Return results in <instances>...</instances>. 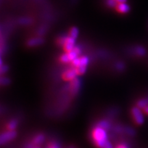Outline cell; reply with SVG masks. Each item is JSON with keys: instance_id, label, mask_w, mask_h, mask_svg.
I'll use <instances>...</instances> for the list:
<instances>
[{"instance_id": "cell-1", "label": "cell", "mask_w": 148, "mask_h": 148, "mask_svg": "<svg viewBox=\"0 0 148 148\" xmlns=\"http://www.w3.org/2000/svg\"><path fill=\"white\" fill-rule=\"evenodd\" d=\"M106 130L98 126L92 132V137L96 145L99 148H112V145L108 140Z\"/></svg>"}, {"instance_id": "cell-2", "label": "cell", "mask_w": 148, "mask_h": 148, "mask_svg": "<svg viewBox=\"0 0 148 148\" xmlns=\"http://www.w3.org/2000/svg\"><path fill=\"white\" fill-rule=\"evenodd\" d=\"M132 115L135 122L138 125H142L144 123L145 118L144 115L141 110V109L138 107L133 108L132 110Z\"/></svg>"}, {"instance_id": "cell-3", "label": "cell", "mask_w": 148, "mask_h": 148, "mask_svg": "<svg viewBox=\"0 0 148 148\" xmlns=\"http://www.w3.org/2000/svg\"><path fill=\"white\" fill-rule=\"evenodd\" d=\"M16 136V132L14 130H9L1 134L0 137V143L1 145H4L8 142L12 140Z\"/></svg>"}, {"instance_id": "cell-4", "label": "cell", "mask_w": 148, "mask_h": 148, "mask_svg": "<svg viewBox=\"0 0 148 148\" xmlns=\"http://www.w3.org/2000/svg\"><path fill=\"white\" fill-rule=\"evenodd\" d=\"M77 72L76 69H69L63 73L62 77L66 80H72L75 78Z\"/></svg>"}, {"instance_id": "cell-5", "label": "cell", "mask_w": 148, "mask_h": 148, "mask_svg": "<svg viewBox=\"0 0 148 148\" xmlns=\"http://www.w3.org/2000/svg\"><path fill=\"white\" fill-rule=\"evenodd\" d=\"M117 10L122 14L127 13L130 11V7L126 3H119L117 6Z\"/></svg>"}, {"instance_id": "cell-6", "label": "cell", "mask_w": 148, "mask_h": 148, "mask_svg": "<svg viewBox=\"0 0 148 148\" xmlns=\"http://www.w3.org/2000/svg\"><path fill=\"white\" fill-rule=\"evenodd\" d=\"M80 82L79 80L77 79V78H74L72 80L71 83V92L72 93H76L79 89V86H80Z\"/></svg>"}, {"instance_id": "cell-7", "label": "cell", "mask_w": 148, "mask_h": 148, "mask_svg": "<svg viewBox=\"0 0 148 148\" xmlns=\"http://www.w3.org/2000/svg\"><path fill=\"white\" fill-rule=\"evenodd\" d=\"M43 43V40L40 38H32L27 42V45L29 46L30 47H34V46H36L42 44Z\"/></svg>"}, {"instance_id": "cell-8", "label": "cell", "mask_w": 148, "mask_h": 148, "mask_svg": "<svg viewBox=\"0 0 148 148\" xmlns=\"http://www.w3.org/2000/svg\"><path fill=\"white\" fill-rule=\"evenodd\" d=\"M45 140V137L43 135H36L33 140V144L35 145H38L42 143Z\"/></svg>"}, {"instance_id": "cell-9", "label": "cell", "mask_w": 148, "mask_h": 148, "mask_svg": "<svg viewBox=\"0 0 148 148\" xmlns=\"http://www.w3.org/2000/svg\"><path fill=\"white\" fill-rule=\"evenodd\" d=\"M138 107L141 109H144L148 106V100L147 99H142L138 102Z\"/></svg>"}, {"instance_id": "cell-10", "label": "cell", "mask_w": 148, "mask_h": 148, "mask_svg": "<svg viewBox=\"0 0 148 148\" xmlns=\"http://www.w3.org/2000/svg\"><path fill=\"white\" fill-rule=\"evenodd\" d=\"M98 126L103 129L108 130L110 128V123L106 120H101L98 123Z\"/></svg>"}, {"instance_id": "cell-11", "label": "cell", "mask_w": 148, "mask_h": 148, "mask_svg": "<svg viewBox=\"0 0 148 148\" xmlns=\"http://www.w3.org/2000/svg\"><path fill=\"white\" fill-rule=\"evenodd\" d=\"M17 125V122L16 120H12L8 125V128L9 130H14Z\"/></svg>"}, {"instance_id": "cell-12", "label": "cell", "mask_w": 148, "mask_h": 148, "mask_svg": "<svg viewBox=\"0 0 148 148\" xmlns=\"http://www.w3.org/2000/svg\"><path fill=\"white\" fill-rule=\"evenodd\" d=\"M69 34H70V36L73 37L74 38H76L78 36V30L77 27H73L70 30V32H69Z\"/></svg>"}, {"instance_id": "cell-13", "label": "cell", "mask_w": 148, "mask_h": 148, "mask_svg": "<svg viewBox=\"0 0 148 148\" xmlns=\"http://www.w3.org/2000/svg\"><path fill=\"white\" fill-rule=\"evenodd\" d=\"M74 47H75V46H74L73 44H71L69 43H66L64 45V48L67 53H69V52L71 51H72Z\"/></svg>"}, {"instance_id": "cell-14", "label": "cell", "mask_w": 148, "mask_h": 148, "mask_svg": "<svg viewBox=\"0 0 148 148\" xmlns=\"http://www.w3.org/2000/svg\"><path fill=\"white\" fill-rule=\"evenodd\" d=\"M135 52L138 55L140 56H144L145 54L146 51L143 47H141V46H138V47L136 48Z\"/></svg>"}, {"instance_id": "cell-15", "label": "cell", "mask_w": 148, "mask_h": 148, "mask_svg": "<svg viewBox=\"0 0 148 148\" xmlns=\"http://www.w3.org/2000/svg\"><path fill=\"white\" fill-rule=\"evenodd\" d=\"M60 60H61V61L63 63H67L71 61L70 58L69 57L68 53H66L62 55L61 56V58H60Z\"/></svg>"}, {"instance_id": "cell-16", "label": "cell", "mask_w": 148, "mask_h": 148, "mask_svg": "<svg viewBox=\"0 0 148 148\" xmlns=\"http://www.w3.org/2000/svg\"><path fill=\"white\" fill-rule=\"evenodd\" d=\"M67 53H68L69 58H70L71 61H72L73 59H75V58H77L78 57V55L73 49L72 51H71Z\"/></svg>"}, {"instance_id": "cell-17", "label": "cell", "mask_w": 148, "mask_h": 148, "mask_svg": "<svg viewBox=\"0 0 148 148\" xmlns=\"http://www.w3.org/2000/svg\"><path fill=\"white\" fill-rule=\"evenodd\" d=\"M89 59L86 56H82L80 58V66H86L88 64Z\"/></svg>"}, {"instance_id": "cell-18", "label": "cell", "mask_w": 148, "mask_h": 148, "mask_svg": "<svg viewBox=\"0 0 148 148\" xmlns=\"http://www.w3.org/2000/svg\"><path fill=\"white\" fill-rule=\"evenodd\" d=\"M76 71H77V74H78V75H81V74H83L86 72V66H80L78 67H77Z\"/></svg>"}, {"instance_id": "cell-19", "label": "cell", "mask_w": 148, "mask_h": 148, "mask_svg": "<svg viewBox=\"0 0 148 148\" xmlns=\"http://www.w3.org/2000/svg\"><path fill=\"white\" fill-rule=\"evenodd\" d=\"M72 63L74 67H75L76 68L78 67V66H80V58H75L72 61Z\"/></svg>"}, {"instance_id": "cell-20", "label": "cell", "mask_w": 148, "mask_h": 148, "mask_svg": "<svg viewBox=\"0 0 148 148\" xmlns=\"http://www.w3.org/2000/svg\"><path fill=\"white\" fill-rule=\"evenodd\" d=\"M108 5L111 8H114L115 6H117V3L115 0H108L107 1Z\"/></svg>"}, {"instance_id": "cell-21", "label": "cell", "mask_w": 148, "mask_h": 148, "mask_svg": "<svg viewBox=\"0 0 148 148\" xmlns=\"http://www.w3.org/2000/svg\"><path fill=\"white\" fill-rule=\"evenodd\" d=\"M66 40H67V36H62V37H61V38L59 39L58 42H59V45L64 46L66 43Z\"/></svg>"}, {"instance_id": "cell-22", "label": "cell", "mask_w": 148, "mask_h": 148, "mask_svg": "<svg viewBox=\"0 0 148 148\" xmlns=\"http://www.w3.org/2000/svg\"><path fill=\"white\" fill-rule=\"evenodd\" d=\"M9 83H10V80H9L8 78H5V77L1 78V85H8Z\"/></svg>"}, {"instance_id": "cell-23", "label": "cell", "mask_w": 148, "mask_h": 148, "mask_svg": "<svg viewBox=\"0 0 148 148\" xmlns=\"http://www.w3.org/2000/svg\"><path fill=\"white\" fill-rule=\"evenodd\" d=\"M66 43H69L75 45V38H73V37H72V36H67Z\"/></svg>"}, {"instance_id": "cell-24", "label": "cell", "mask_w": 148, "mask_h": 148, "mask_svg": "<svg viewBox=\"0 0 148 148\" xmlns=\"http://www.w3.org/2000/svg\"><path fill=\"white\" fill-rule=\"evenodd\" d=\"M20 22L22 24H28L31 22V21L28 18H21Z\"/></svg>"}, {"instance_id": "cell-25", "label": "cell", "mask_w": 148, "mask_h": 148, "mask_svg": "<svg viewBox=\"0 0 148 148\" xmlns=\"http://www.w3.org/2000/svg\"><path fill=\"white\" fill-rule=\"evenodd\" d=\"M8 67L6 66H2L1 67V73H5L8 71Z\"/></svg>"}, {"instance_id": "cell-26", "label": "cell", "mask_w": 148, "mask_h": 148, "mask_svg": "<svg viewBox=\"0 0 148 148\" xmlns=\"http://www.w3.org/2000/svg\"><path fill=\"white\" fill-rule=\"evenodd\" d=\"M48 148H59V146L57 143H52V144L49 145Z\"/></svg>"}, {"instance_id": "cell-27", "label": "cell", "mask_w": 148, "mask_h": 148, "mask_svg": "<svg viewBox=\"0 0 148 148\" xmlns=\"http://www.w3.org/2000/svg\"><path fill=\"white\" fill-rule=\"evenodd\" d=\"M116 67L117 69H119V70H122L124 67V65L122 63H118L116 65Z\"/></svg>"}, {"instance_id": "cell-28", "label": "cell", "mask_w": 148, "mask_h": 148, "mask_svg": "<svg viewBox=\"0 0 148 148\" xmlns=\"http://www.w3.org/2000/svg\"><path fill=\"white\" fill-rule=\"evenodd\" d=\"M73 50L75 51L79 55L80 53H81V49H80V48L78 47V46H75V47H74V48H73Z\"/></svg>"}, {"instance_id": "cell-29", "label": "cell", "mask_w": 148, "mask_h": 148, "mask_svg": "<svg viewBox=\"0 0 148 148\" xmlns=\"http://www.w3.org/2000/svg\"><path fill=\"white\" fill-rule=\"evenodd\" d=\"M116 148H128V147H127V146L126 145L121 144V145H119Z\"/></svg>"}, {"instance_id": "cell-30", "label": "cell", "mask_w": 148, "mask_h": 148, "mask_svg": "<svg viewBox=\"0 0 148 148\" xmlns=\"http://www.w3.org/2000/svg\"><path fill=\"white\" fill-rule=\"evenodd\" d=\"M116 2L119 4V3H126L127 0H115Z\"/></svg>"}, {"instance_id": "cell-31", "label": "cell", "mask_w": 148, "mask_h": 148, "mask_svg": "<svg viewBox=\"0 0 148 148\" xmlns=\"http://www.w3.org/2000/svg\"><path fill=\"white\" fill-rule=\"evenodd\" d=\"M143 110H144V112H145V113L148 115V106H146V107L144 109H143Z\"/></svg>"}, {"instance_id": "cell-32", "label": "cell", "mask_w": 148, "mask_h": 148, "mask_svg": "<svg viewBox=\"0 0 148 148\" xmlns=\"http://www.w3.org/2000/svg\"><path fill=\"white\" fill-rule=\"evenodd\" d=\"M37 148H38V147H37Z\"/></svg>"}]
</instances>
